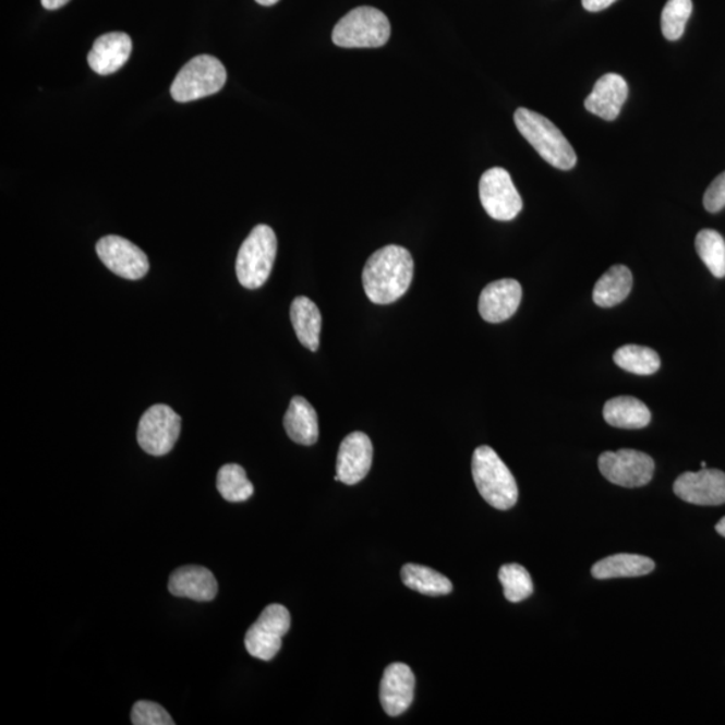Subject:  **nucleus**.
I'll use <instances>...</instances> for the list:
<instances>
[{
    "mask_svg": "<svg viewBox=\"0 0 725 725\" xmlns=\"http://www.w3.org/2000/svg\"><path fill=\"white\" fill-rule=\"evenodd\" d=\"M363 287L371 303H396L408 292L414 277V261L408 249L388 245L375 252L365 263Z\"/></svg>",
    "mask_w": 725,
    "mask_h": 725,
    "instance_id": "1",
    "label": "nucleus"
},
{
    "mask_svg": "<svg viewBox=\"0 0 725 725\" xmlns=\"http://www.w3.org/2000/svg\"><path fill=\"white\" fill-rule=\"evenodd\" d=\"M513 119L521 135L548 165L563 171L576 167V150L553 121L527 108L516 110Z\"/></svg>",
    "mask_w": 725,
    "mask_h": 725,
    "instance_id": "2",
    "label": "nucleus"
},
{
    "mask_svg": "<svg viewBox=\"0 0 725 725\" xmlns=\"http://www.w3.org/2000/svg\"><path fill=\"white\" fill-rule=\"evenodd\" d=\"M472 473L480 495L490 506L500 510L516 506L519 498L518 484L506 463L490 446H480L474 450Z\"/></svg>",
    "mask_w": 725,
    "mask_h": 725,
    "instance_id": "3",
    "label": "nucleus"
},
{
    "mask_svg": "<svg viewBox=\"0 0 725 725\" xmlns=\"http://www.w3.org/2000/svg\"><path fill=\"white\" fill-rule=\"evenodd\" d=\"M277 237L268 225H258L243 241L237 255L235 271L238 281L246 289L264 286L275 265Z\"/></svg>",
    "mask_w": 725,
    "mask_h": 725,
    "instance_id": "4",
    "label": "nucleus"
},
{
    "mask_svg": "<svg viewBox=\"0 0 725 725\" xmlns=\"http://www.w3.org/2000/svg\"><path fill=\"white\" fill-rule=\"evenodd\" d=\"M391 36L390 21L374 8H358L338 22L333 33L340 48H380Z\"/></svg>",
    "mask_w": 725,
    "mask_h": 725,
    "instance_id": "5",
    "label": "nucleus"
},
{
    "mask_svg": "<svg viewBox=\"0 0 725 725\" xmlns=\"http://www.w3.org/2000/svg\"><path fill=\"white\" fill-rule=\"evenodd\" d=\"M228 73L216 57L198 56L185 63L171 85V96L178 102H190L216 95L223 88Z\"/></svg>",
    "mask_w": 725,
    "mask_h": 725,
    "instance_id": "6",
    "label": "nucleus"
},
{
    "mask_svg": "<svg viewBox=\"0 0 725 725\" xmlns=\"http://www.w3.org/2000/svg\"><path fill=\"white\" fill-rule=\"evenodd\" d=\"M182 418L167 404H154L145 411L137 427V443L150 456H166L181 435Z\"/></svg>",
    "mask_w": 725,
    "mask_h": 725,
    "instance_id": "7",
    "label": "nucleus"
},
{
    "mask_svg": "<svg viewBox=\"0 0 725 725\" xmlns=\"http://www.w3.org/2000/svg\"><path fill=\"white\" fill-rule=\"evenodd\" d=\"M603 478L624 488H640L651 483L655 463L651 456L633 449L605 451L599 460Z\"/></svg>",
    "mask_w": 725,
    "mask_h": 725,
    "instance_id": "8",
    "label": "nucleus"
},
{
    "mask_svg": "<svg viewBox=\"0 0 725 725\" xmlns=\"http://www.w3.org/2000/svg\"><path fill=\"white\" fill-rule=\"evenodd\" d=\"M290 629V614L282 605H269L247 630L245 647L254 658L270 661L282 647V638Z\"/></svg>",
    "mask_w": 725,
    "mask_h": 725,
    "instance_id": "9",
    "label": "nucleus"
},
{
    "mask_svg": "<svg viewBox=\"0 0 725 725\" xmlns=\"http://www.w3.org/2000/svg\"><path fill=\"white\" fill-rule=\"evenodd\" d=\"M480 201L486 214L496 220H512L523 208V200L516 190L509 172L495 167L480 179Z\"/></svg>",
    "mask_w": 725,
    "mask_h": 725,
    "instance_id": "10",
    "label": "nucleus"
},
{
    "mask_svg": "<svg viewBox=\"0 0 725 725\" xmlns=\"http://www.w3.org/2000/svg\"><path fill=\"white\" fill-rule=\"evenodd\" d=\"M96 252L102 264L125 280H141L149 270L147 255L135 243L119 235H107L97 242Z\"/></svg>",
    "mask_w": 725,
    "mask_h": 725,
    "instance_id": "11",
    "label": "nucleus"
},
{
    "mask_svg": "<svg viewBox=\"0 0 725 725\" xmlns=\"http://www.w3.org/2000/svg\"><path fill=\"white\" fill-rule=\"evenodd\" d=\"M676 496L694 506L725 504V473L717 469H701L682 473L673 485Z\"/></svg>",
    "mask_w": 725,
    "mask_h": 725,
    "instance_id": "12",
    "label": "nucleus"
},
{
    "mask_svg": "<svg viewBox=\"0 0 725 725\" xmlns=\"http://www.w3.org/2000/svg\"><path fill=\"white\" fill-rule=\"evenodd\" d=\"M374 448L367 434L362 432L347 435L341 443L336 462V474L341 483L355 485L368 474L373 467Z\"/></svg>",
    "mask_w": 725,
    "mask_h": 725,
    "instance_id": "13",
    "label": "nucleus"
},
{
    "mask_svg": "<svg viewBox=\"0 0 725 725\" xmlns=\"http://www.w3.org/2000/svg\"><path fill=\"white\" fill-rule=\"evenodd\" d=\"M415 676L406 664H391L383 673L380 681V704L388 716L402 715L413 704Z\"/></svg>",
    "mask_w": 725,
    "mask_h": 725,
    "instance_id": "14",
    "label": "nucleus"
},
{
    "mask_svg": "<svg viewBox=\"0 0 725 725\" xmlns=\"http://www.w3.org/2000/svg\"><path fill=\"white\" fill-rule=\"evenodd\" d=\"M523 289L519 281L504 278L486 286L480 294L479 312L485 322L497 324L508 321L519 310Z\"/></svg>",
    "mask_w": 725,
    "mask_h": 725,
    "instance_id": "15",
    "label": "nucleus"
},
{
    "mask_svg": "<svg viewBox=\"0 0 725 725\" xmlns=\"http://www.w3.org/2000/svg\"><path fill=\"white\" fill-rule=\"evenodd\" d=\"M628 96L629 86L624 77L608 73L596 81L593 92L585 98L584 107L590 113L603 120L614 121L618 118Z\"/></svg>",
    "mask_w": 725,
    "mask_h": 725,
    "instance_id": "16",
    "label": "nucleus"
},
{
    "mask_svg": "<svg viewBox=\"0 0 725 725\" xmlns=\"http://www.w3.org/2000/svg\"><path fill=\"white\" fill-rule=\"evenodd\" d=\"M168 590L178 599L210 602L218 594V582L210 570L201 566H185L173 571Z\"/></svg>",
    "mask_w": 725,
    "mask_h": 725,
    "instance_id": "17",
    "label": "nucleus"
},
{
    "mask_svg": "<svg viewBox=\"0 0 725 725\" xmlns=\"http://www.w3.org/2000/svg\"><path fill=\"white\" fill-rule=\"evenodd\" d=\"M132 53V39L125 33H108L96 39L88 56L92 71L109 75L120 71Z\"/></svg>",
    "mask_w": 725,
    "mask_h": 725,
    "instance_id": "18",
    "label": "nucleus"
},
{
    "mask_svg": "<svg viewBox=\"0 0 725 725\" xmlns=\"http://www.w3.org/2000/svg\"><path fill=\"white\" fill-rule=\"evenodd\" d=\"M283 426L293 443L304 446L315 445L318 439V418L316 410L303 397L290 400L283 416Z\"/></svg>",
    "mask_w": 725,
    "mask_h": 725,
    "instance_id": "19",
    "label": "nucleus"
},
{
    "mask_svg": "<svg viewBox=\"0 0 725 725\" xmlns=\"http://www.w3.org/2000/svg\"><path fill=\"white\" fill-rule=\"evenodd\" d=\"M290 322L300 343L316 352L321 347L322 313L309 298L300 295L290 305Z\"/></svg>",
    "mask_w": 725,
    "mask_h": 725,
    "instance_id": "20",
    "label": "nucleus"
},
{
    "mask_svg": "<svg viewBox=\"0 0 725 725\" xmlns=\"http://www.w3.org/2000/svg\"><path fill=\"white\" fill-rule=\"evenodd\" d=\"M603 418L608 425L618 428H643L652 421L651 410L633 397H617L607 400L603 408Z\"/></svg>",
    "mask_w": 725,
    "mask_h": 725,
    "instance_id": "21",
    "label": "nucleus"
},
{
    "mask_svg": "<svg viewBox=\"0 0 725 725\" xmlns=\"http://www.w3.org/2000/svg\"><path fill=\"white\" fill-rule=\"evenodd\" d=\"M633 288V275L628 266L614 265L596 281L593 292L594 303L601 309H612L626 299Z\"/></svg>",
    "mask_w": 725,
    "mask_h": 725,
    "instance_id": "22",
    "label": "nucleus"
},
{
    "mask_svg": "<svg viewBox=\"0 0 725 725\" xmlns=\"http://www.w3.org/2000/svg\"><path fill=\"white\" fill-rule=\"evenodd\" d=\"M655 563L647 556L618 554L596 561L591 573L595 579L636 578L654 571Z\"/></svg>",
    "mask_w": 725,
    "mask_h": 725,
    "instance_id": "23",
    "label": "nucleus"
},
{
    "mask_svg": "<svg viewBox=\"0 0 725 725\" xmlns=\"http://www.w3.org/2000/svg\"><path fill=\"white\" fill-rule=\"evenodd\" d=\"M402 582L406 588L431 596L448 595L454 591V584L443 573L414 563L403 566Z\"/></svg>",
    "mask_w": 725,
    "mask_h": 725,
    "instance_id": "24",
    "label": "nucleus"
},
{
    "mask_svg": "<svg viewBox=\"0 0 725 725\" xmlns=\"http://www.w3.org/2000/svg\"><path fill=\"white\" fill-rule=\"evenodd\" d=\"M614 363L636 375H653L661 367V359L657 352L652 348L636 345L618 348L614 353Z\"/></svg>",
    "mask_w": 725,
    "mask_h": 725,
    "instance_id": "25",
    "label": "nucleus"
},
{
    "mask_svg": "<svg viewBox=\"0 0 725 725\" xmlns=\"http://www.w3.org/2000/svg\"><path fill=\"white\" fill-rule=\"evenodd\" d=\"M217 488L226 502L243 503L253 496L254 486L249 481L245 469L237 463H228L219 469Z\"/></svg>",
    "mask_w": 725,
    "mask_h": 725,
    "instance_id": "26",
    "label": "nucleus"
},
{
    "mask_svg": "<svg viewBox=\"0 0 725 725\" xmlns=\"http://www.w3.org/2000/svg\"><path fill=\"white\" fill-rule=\"evenodd\" d=\"M699 257L716 278L725 277V240L716 230L704 229L696 237Z\"/></svg>",
    "mask_w": 725,
    "mask_h": 725,
    "instance_id": "27",
    "label": "nucleus"
},
{
    "mask_svg": "<svg viewBox=\"0 0 725 725\" xmlns=\"http://www.w3.org/2000/svg\"><path fill=\"white\" fill-rule=\"evenodd\" d=\"M498 579L504 588V596L509 602H523L533 594V582L530 572L523 566L510 563L498 571Z\"/></svg>",
    "mask_w": 725,
    "mask_h": 725,
    "instance_id": "28",
    "label": "nucleus"
},
{
    "mask_svg": "<svg viewBox=\"0 0 725 725\" xmlns=\"http://www.w3.org/2000/svg\"><path fill=\"white\" fill-rule=\"evenodd\" d=\"M692 10V0H668L661 15V31L666 39L677 40L682 37Z\"/></svg>",
    "mask_w": 725,
    "mask_h": 725,
    "instance_id": "29",
    "label": "nucleus"
},
{
    "mask_svg": "<svg viewBox=\"0 0 725 725\" xmlns=\"http://www.w3.org/2000/svg\"><path fill=\"white\" fill-rule=\"evenodd\" d=\"M131 721L133 725H172L170 713L164 706L153 701H137L132 708Z\"/></svg>",
    "mask_w": 725,
    "mask_h": 725,
    "instance_id": "30",
    "label": "nucleus"
},
{
    "mask_svg": "<svg viewBox=\"0 0 725 725\" xmlns=\"http://www.w3.org/2000/svg\"><path fill=\"white\" fill-rule=\"evenodd\" d=\"M704 207L706 212L718 213L725 207V171L716 177L704 194Z\"/></svg>",
    "mask_w": 725,
    "mask_h": 725,
    "instance_id": "31",
    "label": "nucleus"
},
{
    "mask_svg": "<svg viewBox=\"0 0 725 725\" xmlns=\"http://www.w3.org/2000/svg\"><path fill=\"white\" fill-rule=\"evenodd\" d=\"M617 0H582L583 8L591 13H599V11L611 8Z\"/></svg>",
    "mask_w": 725,
    "mask_h": 725,
    "instance_id": "32",
    "label": "nucleus"
},
{
    "mask_svg": "<svg viewBox=\"0 0 725 725\" xmlns=\"http://www.w3.org/2000/svg\"><path fill=\"white\" fill-rule=\"evenodd\" d=\"M71 0H40L46 10H58L63 8Z\"/></svg>",
    "mask_w": 725,
    "mask_h": 725,
    "instance_id": "33",
    "label": "nucleus"
},
{
    "mask_svg": "<svg viewBox=\"0 0 725 725\" xmlns=\"http://www.w3.org/2000/svg\"><path fill=\"white\" fill-rule=\"evenodd\" d=\"M716 531L717 533H721L723 537H725V516L721 521H718L716 525Z\"/></svg>",
    "mask_w": 725,
    "mask_h": 725,
    "instance_id": "34",
    "label": "nucleus"
},
{
    "mask_svg": "<svg viewBox=\"0 0 725 725\" xmlns=\"http://www.w3.org/2000/svg\"><path fill=\"white\" fill-rule=\"evenodd\" d=\"M255 2H257L261 5H273L280 2V0H255Z\"/></svg>",
    "mask_w": 725,
    "mask_h": 725,
    "instance_id": "35",
    "label": "nucleus"
},
{
    "mask_svg": "<svg viewBox=\"0 0 725 725\" xmlns=\"http://www.w3.org/2000/svg\"><path fill=\"white\" fill-rule=\"evenodd\" d=\"M701 468H703V469L706 468V463H705V462H701Z\"/></svg>",
    "mask_w": 725,
    "mask_h": 725,
    "instance_id": "36",
    "label": "nucleus"
}]
</instances>
